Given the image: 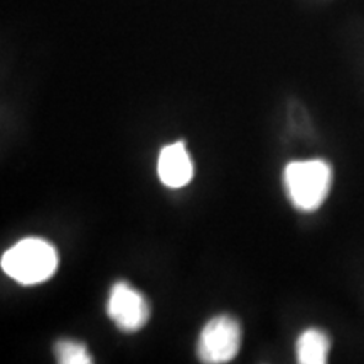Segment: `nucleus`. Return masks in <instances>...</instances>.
<instances>
[{
	"instance_id": "0eeeda50",
	"label": "nucleus",
	"mask_w": 364,
	"mask_h": 364,
	"mask_svg": "<svg viewBox=\"0 0 364 364\" xmlns=\"http://www.w3.org/2000/svg\"><path fill=\"white\" fill-rule=\"evenodd\" d=\"M58 361L61 364H90L93 363L91 354L83 343L78 341H59L54 348Z\"/></svg>"
},
{
	"instance_id": "f03ea898",
	"label": "nucleus",
	"mask_w": 364,
	"mask_h": 364,
	"mask_svg": "<svg viewBox=\"0 0 364 364\" xmlns=\"http://www.w3.org/2000/svg\"><path fill=\"white\" fill-rule=\"evenodd\" d=\"M284 181L294 206L302 211H314L329 194L332 171L324 161L292 162L287 166Z\"/></svg>"
},
{
	"instance_id": "39448f33",
	"label": "nucleus",
	"mask_w": 364,
	"mask_h": 364,
	"mask_svg": "<svg viewBox=\"0 0 364 364\" xmlns=\"http://www.w3.org/2000/svg\"><path fill=\"white\" fill-rule=\"evenodd\" d=\"M157 174L167 188L179 189L189 184L194 174V166L184 142L166 145L161 150L157 161Z\"/></svg>"
},
{
	"instance_id": "423d86ee",
	"label": "nucleus",
	"mask_w": 364,
	"mask_h": 364,
	"mask_svg": "<svg viewBox=\"0 0 364 364\" xmlns=\"http://www.w3.org/2000/svg\"><path fill=\"white\" fill-rule=\"evenodd\" d=\"M329 339L324 332L309 329L297 341V359L302 364H324L329 356Z\"/></svg>"
},
{
	"instance_id": "7ed1b4c3",
	"label": "nucleus",
	"mask_w": 364,
	"mask_h": 364,
	"mask_svg": "<svg viewBox=\"0 0 364 364\" xmlns=\"http://www.w3.org/2000/svg\"><path fill=\"white\" fill-rule=\"evenodd\" d=\"M241 327L231 316H216L203 327L198 339V356L203 363H230L240 353Z\"/></svg>"
},
{
	"instance_id": "f257e3e1",
	"label": "nucleus",
	"mask_w": 364,
	"mask_h": 364,
	"mask_svg": "<svg viewBox=\"0 0 364 364\" xmlns=\"http://www.w3.org/2000/svg\"><path fill=\"white\" fill-rule=\"evenodd\" d=\"M56 248L41 238H26L2 255V270L22 285H36L51 279L58 268Z\"/></svg>"
},
{
	"instance_id": "20e7f679",
	"label": "nucleus",
	"mask_w": 364,
	"mask_h": 364,
	"mask_svg": "<svg viewBox=\"0 0 364 364\" xmlns=\"http://www.w3.org/2000/svg\"><path fill=\"white\" fill-rule=\"evenodd\" d=\"M108 316L122 331L135 332L147 324L149 304L145 297L129 284L118 282L108 297Z\"/></svg>"
}]
</instances>
